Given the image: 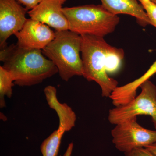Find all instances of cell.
I'll list each match as a JSON object with an SVG mask.
<instances>
[{
  "instance_id": "1",
  "label": "cell",
  "mask_w": 156,
  "mask_h": 156,
  "mask_svg": "<svg viewBox=\"0 0 156 156\" xmlns=\"http://www.w3.org/2000/svg\"><path fill=\"white\" fill-rule=\"evenodd\" d=\"M81 36L83 76L98 84L102 97H109L118 87V82L108 73L119 69L124 58V50L109 44L102 37Z\"/></svg>"
},
{
  "instance_id": "2",
  "label": "cell",
  "mask_w": 156,
  "mask_h": 156,
  "mask_svg": "<svg viewBox=\"0 0 156 156\" xmlns=\"http://www.w3.org/2000/svg\"><path fill=\"white\" fill-rule=\"evenodd\" d=\"M2 66L20 87H31L41 83L58 73L57 67L44 56L42 50L20 48L12 44L1 49Z\"/></svg>"
},
{
  "instance_id": "3",
  "label": "cell",
  "mask_w": 156,
  "mask_h": 156,
  "mask_svg": "<svg viewBox=\"0 0 156 156\" xmlns=\"http://www.w3.org/2000/svg\"><path fill=\"white\" fill-rule=\"evenodd\" d=\"M69 30L78 34L102 37L113 32L120 21L102 5H86L63 8Z\"/></svg>"
},
{
  "instance_id": "4",
  "label": "cell",
  "mask_w": 156,
  "mask_h": 156,
  "mask_svg": "<svg viewBox=\"0 0 156 156\" xmlns=\"http://www.w3.org/2000/svg\"><path fill=\"white\" fill-rule=\"evenodd\" d=\"M55 34L54 40L42 50L44 56L55 65L63 80L83 76L81 35L69 30L55 31Z\"/></svg>"
},
{
  "instance_id": "5",
  "label": "cell",
  "mask_w": 156,
  "mask_h": 156,
  "mask_svg": "<svg viewBox=\"0 0 156 156\" xmlns=\"http://www.w3.org/2000/svg\"><path fill=\"white\" fill-rule=\"evenodd\" d=\"M140 87L141 92L134 99L110 110L108 120L111 124L116 125L140 115H146L151 118L156 130V86L148 80Z\"/></svg>"
},
{
  "instance_id": "6",
  "label": "cell",
  "mask_w": 156,
  "mask_h": 156,
  "mask_svg": "<svg viewBox=\"0 0 156 156\" xmlns=\"http://www.w3.org/2000/svg\"><path fill=\"white\" fill-rule=\"evenodd\" d=\"M136 121V117L128 119L115 125L112 130L113 143L120 151L126 153L156 143V131L143 128Z\"/></svg>"
},
{
  "instance_id": "7",
  "label": "cell",
  "mask_w": 156,
  "mask_h": 156,
  "mask_svg": "<svg viewBox=\"0 0 156 156\" xmlns=\"http://www.w3.org/2000/svg\"><path fill=\"white\" fill-rule=\"evenodd\" d=\"M18 0H0V48L7 46V41L21 30L28 13Z\"/></svg>"
},
{
  "instance_id": "8",
  "label": "cell",
  "mask_w": 156,
  "mask_h": 156,
  "mask_svg": "<svg viewBox=\"0 0 156 156\" xmlns=\"http://www.w3.org/2000/svg\"><path fill=\"white\" fill-rule=\"evenodd\" d=\"M14 35L20 48L42 50L54 40L56 34L48 25L30 18Z\"/></svg>"
},
{
  "instance_id": "9",
  "label": "cell",
  "mask_w": 156,
  "mask_h": 156,
  "mask_svg": "<svg viewBox=\"0 0 156 156\" xmlns=\"http://www.w3.org/2000/svg\"><path fill=\"white\" fill-rule=\"evenodd\" d=\"M67 0H43L27 14L30 18L54 28L56 31L69 30L68 22L62 11Z\"/></svg>"
},
{
  "instance_id": "10",
  "label": "cell",
  "mask_w": 156,
  "mask_h": 156,
  "mask_svg": "<svg viewBox=\"0 0 156 156\" xmlns=\"http://www.w3.org/2000/svg\"><path fill=\"white\" fill-rule=\"evenodd\" d=\"M101 5L112 14H128L136 18L140 25H151L150 20L138 0H101Z\"/></svg>"
},
{
  "instance_id": "11",
  "label": "cell",
  "mask_w": 156,
  "mask_h": 156,
  "mask_svg": "<svg viewBox=\"0 0 156 156\" xmlns=\"http://www.w3.org/2000/svg\"><path fill=\"white\" fill-rule=\"evenodd\" d=\"M48 105L56 112L59 119L58 128L65 132L70 131L75 126L76 116L66 104L61 103L57 99V90L55 87L48 86L44 90Z\"/></svg>"
},
{
  "instance_id": "12",
  "label": "cell",
  "mask_w": 156,
  "mask_h": 156,
  "mask_svg": "<svg viewBox=\"0 0 156 156\" xmlns=\"http://www.w3.org/2000/svg\"><path fill=\"white\" fill-rule=\"evenodd\" d=\"M65 132L63 130L58 128L42 142L40 148L43 156L58 155L62 138Z\"/></svg>"
},
{
  "instance_id": "13",
  "label": "cell",
  "mask_w": 156,
  "mask_h": 156,
  "mask_svg": "<svg viewBox=\"0 0 156 156\" xmlns=\"http://www.w3.org/2000/svg\"><path fill=\"white\" fill-rule=\"evenodd\" d=\"M14 80L11 73L2 66H0V107L6 106L5 96L11 98L13 95Z\"/></svg>"
},
{
  "instance_id": "14",
  "label": "cell",
  "mask_w": 156,
  "mask_h": 156,
  "mask_svg": "<svg viewBox=\"0 0 156 156\" xmlns=\"http://www.w3.org/2000/svg\"><path fill=\"white\" fill-rule=\"evenodd\" d=\"M150 20L151 25L156 27V4L151 0H138Z\"/></svg>"
},
{
  "instance_id": "15",
  "label": "cell",
  "mask_w": 156,
  "mask_h": 156,
  "mask_svg": "<svg viewBox=\"0 0 156 156\" xmlns=\"http://www.w3.org/2000/svg\"><path fill=\"white\" fill-rule=\"evenodd\" d=\"M124 154L125 156H156L146 147L136 148Z\"/></svg>"
},
{
  "instance_id": "16",
  "label": "cell",
  "mask_w": 156,
  "mask_h": 156,
  "mask_svg": "<svg viewBox=\"0 0 156 156\" xmlns=\"http://www.w3.org/2000/svg\"><path fill=\"white\" fill-rule=\"evenodd\" d=\"M43 0H18L20 4L23 5L29 11L36 7Z\"/></svg>"
},
{
  "instance_id": "17",
  "label": "cell",
  "mask_w": 156,
  "mask_h": 156,
  "mask_svg": "<svg viewBox=\"0 0 156 156\" xmlns=\"http://www.w3.org/2000/svg\"><path fill=\"white\" fill-rule=\"evenodd\" d=\"M145 147L156 156V143L151 144V145L147 146Z\"/></svg>"
},
{
  "instance_id": "18",
  "label": "cell",
  "mask_w": 156,
  "mask_h": 156,
  "mask_svg": "<svg viewBox=\"0 0 156 156\" xmlns=\"http://www.w3.org/2000/svg\"><path fill=\"white\" fill-rule=\"evenodd\" d=\"M151 1L153 2L155 4H156V0H151Z\"/></svg>"
}]
</instances>
